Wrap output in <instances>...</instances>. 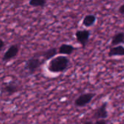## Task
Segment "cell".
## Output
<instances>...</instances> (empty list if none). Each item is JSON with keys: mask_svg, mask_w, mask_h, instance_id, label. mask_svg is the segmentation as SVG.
I'll list each match as a JSON object with an SVG mask.
<instances>
[{"mask_svg": "<svg viewBox=\"0 0 124 124\" xmlns=\"http://www.w3.org/2000/svg\"><path fill=\"white\" fill-rule=\"evenodd\" d=\"M70 60L66 55H58L50 60L47 64V70L53 74L64 72L70 67Z\"/></svg>", "mask_w": 124, "mask_h": 124, "instance_id": "cell-1", "label": "cell"}, {"mask_svg": "<svg viewBox=\"0 0 124 124\" xmlns=\"http://www.w3.org/2000/svg\"><path fill=\"white\" fill-rule=\"evenodd\" d=\"M44 62V60H41L39 57L35 54L33 57L27 60L25 64V69L28 70L30 75H32L43 64Z\"/></svg>", "mask_w": 124, "mask_h": 124, "instance_id": "cell-2", "label": "cell"}, {"mask_svg": "<svg viewBox=\"0 0 124 124\" xmlns=\"http://www.w3.org/2000/svg\"><path fill=\"white\" fill-rule=\"evenodd\" d=\"M95 96L96 93L91 92L82 93L75 100V106L77 107H84L92 101Z\"/></svg>", "mask_w": 124, "mask_h": 124, "instance_id": "cell-3", "label": "cell"}, {"mask_svg": "<svg viewBox=\"0 0 124 124\" xmlns=\"http://www.w3.org/2000/svg\"><path fill=\"white\" fill-rule=\"evenodd\" d=\"M91 37V31L87 29L83 30H78L75 32V37L78 43L81 45V46L85 48L88 43L89 39Z\"/></svg>", "mask_w": 124, "mask_h": 124, "instance_id": "cell-4", "label": "cell"}, {"mask_svg": "<svg viewBox=\"0 0 124 124\" xmlns=\"http://www.w3.org/2000/svg\"><path fill=\"white\" fill-rule=\"evenodd\" d=\"M20 47L18 44H13L11 45L8 49L5 51L3 57H2V61H9L11 59L16 58L18 53H19Z\"/></svg>", "mask_w": 124, "mask_h": 124, "instance_id": "cell-5", "label": "cell"}, {"mask_svg": "<svg viewBox=\"0 0 124 124\" xmlns=\"http://www.w3.org/2000/svg\"><path fill=\"white\" fill-rule=\"evenodd\" d=\"M108 103L107 101L101 104V105L95 111L93 117L95 120H105L108 117L109 113L107 110Z\"/></svg>", "mask_w": 124, "mask_h": 124, "instance_id": "cell-6", "label": "cell"}, {"mask_svg": "<svg viewBox=\"0 0 124 124\" xmlns=\"http://www.w3.org/2000/svg\"><path fill=\"white\" fill-rule=\"evenodd\" d=\"M19 91V86L15 81H10L7 83H5L2 88V92L7 93L8 95H13V93Z\"/></svg>", "mask_w": 124, "mask_h": 124, "instance_id": "cell-7", "label": "cell"}, {"mask_svg": "<svg viewBox=\"0 0 124 124\" xmlns=\"http://www.w3.org/2000/svg\"><path fill=\"white\" fill-rule=\"evenodd\" d=\"M76 50V47L72 45L62 44L58 49V53L62 55H70Z\"/></svg>", "mask_w": 124, "mask_h": 124, "instance_id": "cell-8", "label": "cell"}, {"mask_svg": "<svg viewBox=\"0 0 124 124\" xmlns=\"http://www.w3.org/2000/svg\"><path fill=\"white\" fill-rule=\"evenodd\" d=\"M58 53V49L56 47H51V48H49L47 50L42 52L40 54H36V55L38 56H42L44 61H45L47 60H51L52 58L55 57Z\"/></svg>", "mask_w": 124, "mask_h": 124, "instance_id": "cell-9", "label": "cell"}, {"mask_svg": "<svg viewBox=\"0 0 124 124\" xmlns=\"http://www.w3.org/2000/svg\"><path fill=\"white\" fill-rule=\"evenodd\" d=\"M108 56L109 57L124 56V46L117 45L110 47L108 53Z\"/></svg>", "mask_w": 124, "mask_h": 124, "instance_id": "cell-10", "label": "cell"}, {"mask_svg": "<svg viewBox=\"0 0 124 124\" xmlns=\"http://www.w3.org/2000/svg\"><path fill=\"white\" fill-rule=\"evenodd\" d=\"M124 43V32L120 31L116 33L112 38L111 45L112 47L121 45V44Z\"/></svg>", "mask_w": 124, "mask_h": 124, "instance_id": "cell-11", "label": "cell"}, {"mask_svg": "<svg viewBox=\"0 0 124 124\" xmlns=\"http://www.w3.org/2000/svg\"><path fill=\"white\" fill-rule=\"evenodd\" d=\"M96 21V16L93 14L86 15L83 20V25L85 27L93 26Z\"/></svg>", "mask_w": 124, "mask_h": 124, "instance_id": "cell-12", "label": "cell"}, {"mask_svg": "<svg viewBox=\"0 0 124 124\" xmlns=\"http://www.w3.org/2000/svg\"><path fill=\"white\" fill-rule=\"evenodd\" d=\"M29 4L34 8H44L46 5V0H30Z\"/></svg>", "mask_w": 124, "mask_h": 124, "instance_id": "cell-13", "label": "cell"}, {"mask_svg": "<svg viewBox=\"0 0 124 124\" xmlns=\"http://www.w3.org/2000/svg\"><path fill=\"white\" fill-rule=\"evenodd\" d=\"M94 124H108L106 120H97L94 123Z\"/></svg>", "mask_w": 124, "mask_h": 124, "instance_id": "cell-14", "label": "cell"}, {"mask_svg": "<svg viewBox=\"0 0 124 124\" xmlns=\"http://www.w3.org/2000/svg\"><path fill=\"white\" fill-rule=\"evenodd\" d=\"M118 12L120 14L124 16V4H123L122 5L120 6V8H118Z\"/></svg>", "mask_w": 124, "mask_h": 124, "instance_id": "cell-15", "label": "cell"}, {"mask_svg": "<svg viewBox=\"0 0 124 124\" xmlns=\"http://www.w3.org/2000/svg\"><path fill=\"white\" fill-rule=\"evenodd\" d=\"M5 41H4L2 39L0 38V53H1V51L2 50V49H3V47H5Z\"/></svg>", "mask_w": 124, "mask_h": 124, "instance_id": "cell-16", "label": "cell"}, {"mask_svg": "<svg viewBox=\"0 0 124 124\" xmlns=\"http://www.w3.org/2000/svg\"><path fill=\"white\" fill-rule=\"evenodd\" d=\"M82 124H94V123L91 120H87V121H85L83 122Z\"/></svg>", "mask_w": 124, "mask_h": 124, "instance_id": "cell-17", "label": "cell"}]
</instances>
